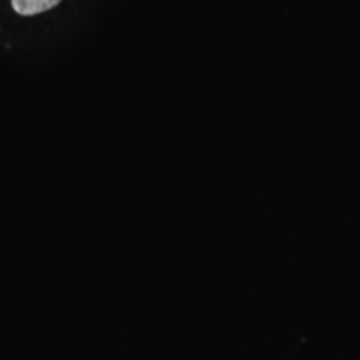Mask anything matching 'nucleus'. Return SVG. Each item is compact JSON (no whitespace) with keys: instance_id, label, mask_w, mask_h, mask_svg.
Returning <instances> with one entry per match:
<instances>
[{"instance_id":"obj_1","label":"nucleus","mask_w":360,"mask_h":360,"mask_svg":"<svg viewBox=\"0 0 360 360\" xmlns=\"http://www.w3.org/2000/svg\"><path fill=\"white\" fill-rule=\"evenodd\" d=\"M60 0H13V10L20 15H35L51 10Z\"/></svg>"}]
</instances>
